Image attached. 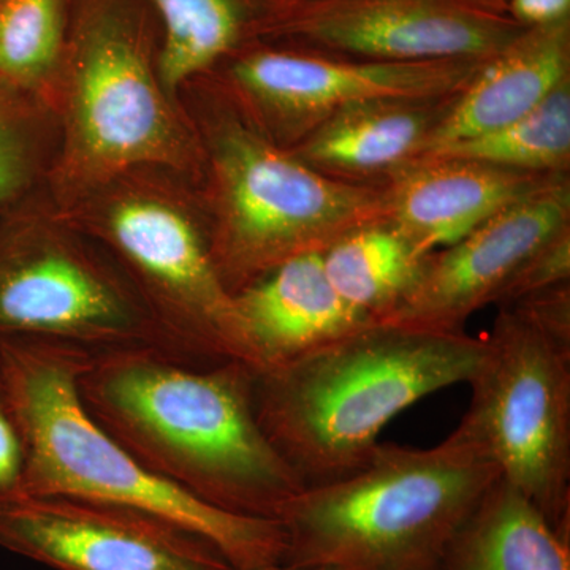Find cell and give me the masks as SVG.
<instances>
[{
	"label": "cell",
	"instance_id": "1",
	"mask_svg": "<svg viewBox=\"0 0 570 570\" xmlns=\"http://www.w3.org/2000/svg\"><path fill=\"white\" fill-rule=\"evenodd\" d=\"M255 370L197 365L157 348L91 351L82 404L142 468L198 501L279 520L306 489L266 438L254 406Z\"/></svg>",
	"mask_w": 570,
	"mask_h": 570
},
{
	"label": "cell",
	"instance_id": "2",
	"mask_svg": "<svg viewBox=\"0 0 570 570\" xmlns=\"http://www.w3.org/2000/svg\"><path fill=\"white\" fill-rule=\"evenodd\" d=\"M483 337L370 322L316 351L255 371L262 430L305 487L358 471L397 415L453 385L468 384Z\"/></svg>",
	"mask_w": 570,
	"mask_h": 570
},
{
	"label": "cell",
	"instance_id": "3",
	"mask_svg": "<svg viewBox=\"0 0 570 570\" xmlns=\"http://www.w3.org/2000/svg\"><path fill=\"white\" fill-rule=\"evenodd\" d=\"M89 354L59 341L0 336V404L24 452L17 493L145 510L212 542L235 570L283 564L279 521L224 512L156 478L89 414L78 392Z\"/></svg>",
	"mask_w": 570,
	"mask_h": 570
},
{
	"label": "cell",
	"instance_id": "4",
	"mask_svg": "<svg viewBox=\"0 0 570 570\" xmlns=\"http://www.w3.org/2000/svg\"><path fill=\"white\" fill-rule=\"evenodd\" d=\"M202 153L214 265L232 295L305 254L389 223L387 190L328 178L266 137L209 75L179 89Z\"/></svg>",
	"mask_w": 570,
	"mask_h": 570
},
{
	"label": "cell",
	"instance_id": "5",
	"mask_svg": "<svg viewBox=\"0 0 570 570\" xmlns=\"http://www.w3.org/2000/svg\"><path fill=\"white\" fill-rule=\"evenodd\" d=\"M160 51L149 0H70L55 99L61 149L48 187L58 208L140 165L200 179L197 135L165 88Z\"/></svg>",
	"mask_w": 570,
	"mask_h": 570
},
{
	"label": "cell",
	"instance_id": "6",
	"mask_svg": "<svg viewBox=\"0 0 570 570\" xmlns=\"http://www.w3.org/2000/svg\"><path fill=\"white\" fill-rule=\"evenodd\" d=\"M499 475L449 434L419 449L379 442L358 471L306 487L279 523L283 564L309 570H441L450 543Z\"/></svg>",
	"mask_w": 570,
	"mask_h": 570
},
{
	"label": "cell",
	"instance_id": "7",
	"mask_svg": "<svg viewBox=\"0 0 570 570\" xmlns=\"http://www.w3.org/2000/svg\"><path fill=\"white\" fill-rule=\"evenodd\" d=\"M197 183L174 168L140 165L58 209L115 258L176 355L254 367L234 295L214 265Z\"/></svg>",
	"mask_w": 570,
	"mask_h": 570
},
{
	"label": "cell",
	"instance_id": "8",
	"mask_svg": "<svg viewBox=\"0 0 570 570\" xmlns=\"http://www.w3.org/2000/svg\"><path fill=\"white\" fill-rule=\"evenodd\" d=\"M0 336L178 356L115 258L48 194L0 214Z\"/></svg>",
	"mask_w": 570,
	"mask_h": 570
},
{
	"label": "cell",
	"instance_id": "9",
	"mask_svg": "<svg viewBox=\"0 0 570 570\" xmlns=\"http://www.w3.org/2000/svg\"><path fill=\"white\" fill-rule=\"evenodd\" d=\"M453 436L482 453L570 539V351L504 307Z\"/></svg>",
	"mask_w": 570,
	"mask_h": 570
},
{
	"label": "cell",
	"instance_id": "10",
	"mask_svg": "<svg viewBox=\"0 0 570 570\" xmlns=\"http://www.w3.org/2000/svg\"><path fill=\"white\" fill-rule=\"evenodd\" d=\"M482 62H348L307 55L291 45L249 41L206 75L266 137L291 149L316 124L340 111L455 99Z\"/></svg>",
	"mask_w": 570,
	"mask_h": 570
},
{
	"label": "cell",
	"instance_id": "11",
	"mask_svg": "<svg viewBox=\"0 0 570 570\" xmlns=\"http://www.w3.org/2000/svg\"><path fill=\"white\" fill-rule=\"evenodd\" d=\"M524 29L497 0H272L253 41L374 61H485Z\"/></svg>",
	"mask_w": 570,
	"mask_h": 570
},
{
	"label": "cell",
	"instance_id": "12",
	"mask_svg": "<svg viewBox=\"0 0 570 570\" xmlns=\"http://www.w3.org/2000/svg\"><path fill=\"white\" fill-rule=\"evenodd\" d=\"M0 549L55 570H235L212 542L179 524L61 494L0 497Z\"/></svg>",
	"mask_w": 570,
	"mask_h": 570
},
{
	"label": "cell",
	"instance_id": "13",
	"mask_svg": "<svg viewBox=\"0 0 570 570\" xmlns=\"http://www.w3.org/2000/svg\"><path fill=\"white\" fill-rule=\"evenodd\" d=\"M569 208L564 183L543 184L455 245L428 255L417 283L379 322L463 332L472 313L499 302L527 262L568 230Z\"/></svg>",
	"mask_w": 570,
	"mask_h": 570
},
{
	"label": "cell",
	"instance_id": "14",
	"mask_svg": "<svg viewBox=\"0 0 570 570\" xmlns=\"http://www.w3.org/2000/svg\"><path fill=\"white\" fill-rule=\"evenodd\" d=\"M396 170L389 223L423 255L455 245L549 183L530 171L456 159H415Z\"/></svg>",
	"mask_w": 570,
	"mask_h": 570
},
{
	"label": "cell",
	"instance_id": "15",
	"mask_svg": "<svg viewBox=\"0 0 570 570\" xmlns=\"http://www.w3.org/2000/svg\"><path fill=\"white\" fill-rule=\"evenodd\" d=\"M234 303L255 371L284 365L373 322L341 298L322 254L277 265L236 292Z\"/></svg>",
	"mask_w": 570,
	"mask_h": 570
},
{
	"label": "cell",
	"instance_id": "16",
	"mask_svg": "<svg viewBox=\"0 0 570 570\" xmlns=\"http://www.w3.org/2000/svg\"><path fill=\"white\" fill-rule=\"evenodd\" d=\"M569 41L568 18L524 29L504 50L480 63L456 102L434 124L419 156L493 132L538 108L569 80Z\"/></svg>",
	"mask_w": 570,
	"mask_h": 570
},
{
	"label": "cell",
	"instance_id": "17",
	"mask_svg": "<svg viewBox=\"0 0 570 570\" xmlns=\"http://www.w3.org/2000/svg\"><path fill=\"white\" fill-rule=\"evenodd\" d=\"M441 570H570V539L499 478L456 532Z\"/></svg>",
	"mask_w": 570,
	"mask_h": 570
},
{
	"label": "cell",
	"instance_id": "18",
	"mask_svg": "<svg viewBox=\"0 0 570 570\" xmlns=\"http://www.w3.org/2000/svg\"><path fill=\"white\" fill-rule=\"evenodd\" d=\"M433 127L425 104L365 105L330 116L288 151L314 168H397L419 156Z\"/></svg>",
	"mask_w": 570,
	"mask_h": 570
},
{
	"label": "cell",
	"instance_id": "19",
	"mask_svg": "<svg viewBox=\"0 0 570 570\" xmlns=\"http://www.w3.org/2000/svg\"><path fill=\"white\" fill-rule=\"evenodd\" d=\"M272 0H149L160 28V77L178 100L187 81L209 73L254 39ZM179 102V100H178Z\"/></svg>",
	"mask_w": 570,
	"mask_h": 570
},
{
	"label": "cell",
	"instance_id": "20",
	"mask_svg": "<svg viewBox=\"0 0 570 570\" xmlns=\"http://www.w3.org/2000/svg\"><path fill=\"white\" fill-rule=\"evenodd\" d=\"M324 266L341 298L373 322L384 321L417 283L428 255L390 223L367 225L326 249Z\"/></svg>",
	"mask_w": 570,
	"mask_h": 570
},
{
	"label": "cell",
	"instance_id": "21",
	"mask_svg": "<svg viewBox=\"0 0 570 570\" xmlns=\"http://www.w3.org/2000/svg\"><path fill=\"white\" fill-rule=\"evenodd\" d=\"M59 149L55 107L0 78V214L48 194Z\"/></svg>",
	"mask_w": 570,
	"mask_h": 570
},
{
	"label": "cell",
	"instance_id": "22",
	"mask_svg": "<svg viewBox=\"0 0 570 570\" xmlns=\"http://www.w3.org/2000/svg\"><path fill=\"white\" fill-rule=\"evenodd\" d=\"M570 156L569 80L509 126L431 149L417 159H456L538 174L568 165ZM415 160V159H414Z\"/></svg>",
	"mask_w": 570,
	"mask_h": 570
},
{
	"label": "cell",
	"instance_id": "23",
	"mask_svg": "<svg viewBox=\"0 0 570 570\" xmlns=\"http://www.w3.org/2000/svg\"><path fill=\"white\" fill-rule=\"evenodd\" d=\"M70 0H0V78L55 107Z\"/></svg>",
	"mask_w": 570,
	"mask_h": 570
},
{
	"label": "cell",
	"instance_id": "24",
	"mask_svg": "<svg viewBox=\"0 0 570 570\" xmlns=\"http://www.w3.org/2000/svg\"><path fill=\"white\" fill-rule=\"evenodd\" d=\"M24 452L20 434L9 412L0 404V497L17 493L20 487Z\"/></svg>",
	"mask_w": 570,
	"mask_h": 570
},
{
	"label": "cell",
	"instance_id": "25",
	"mask_svg": "<svg viewBox=\"0 0 570 570\" xmlns=\"http://www.w3.org/2000/svg\"><path fill=\"white\" fill-rule=\"evenodd\" d=\"M570 0H512L510 14L527 28L568 18Z\"/></svg>",
	"mask_w": 570,
	"mask_h": 570
},
{
	"label": "cell",
	"instance_id": "26",
	"mask_svg": "<svg viewBox=\"0 0 570 570\" xmlns=\"http://www.w3.org/2000/svg\"><path fill=\"white\" fill-rule=\"evenodd\" d=\"M255 570H309V569L292 568V566H287V564H275V566H266V568L255 569Z\"/></svg>",
	"mask_w": 570,
	"mask_h": 570
}]
</instances>
